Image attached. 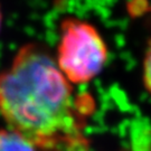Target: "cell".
Returning a JSON list of instances; mask_svg holds the SVG:
<instances>
[{"instance_id":"4","label":"cell","mask_w":151,"mask_h":151,"mask_svg":"<svg viewBox=\"0 0 151 151\" xmlns=\"http://www.w3.org/2000/svg\"><path fill=\"white\" fill-rule=\"evenodd\" d=\"M143 82L148 93L151 95V42L148 45L143 62Z\"/></svg>"},{"instance_id":"3","label":"cell","mask_w":151,"mask_h":151,"mask_svg":"<svg viewBox=\"0 0 151 151\" xmlns=\"http://www.w3.org/2000/svg\"><path fill=\"white\" fill-rule=\"evenodd\" d=\"M0 151H36V147L14 130H0Z\"/></svg>"},{"instance_id":"2","label":"cell","mask_w":151,"mask_h":151,"mask_svg":"<svg viewBox=\"0 0 151 151\" xmlns=\"http://www.w3.org/2000/svg\"><path fill=\"white\" fill-rule=\"evenodd\" d=\"M57 66L74 84L92 81L108 60V48L94 26L73 18L62 24Z\"/></svg>"},{"instance_id":"5","label":"cell","mask_w":151,"mask_h":151,"mask_svg":"<svg viewBox=\"0 0 151 151\" xmlns=\"http://www.w3.org/2000/svg\"><path fill=\"white\" fill-rule=\"evenodd\" d=\"M1 20H2V15H1V10H0V28H1Z\"/></svg>"},{"instance_id":"1","label":"cell","mask_w":151,"mask_h":151,"mask_svg":"<svg viewBox=\"0 0 151 151\" xmlns=\"http://www.w3.org/2000/svg\"><path fill=\"white\" fill-rule=\"evenodd\" d=\"M70 82L43 46L27 44L0 73V113L36 148L82 143Z\"/></svg>"}]
</instances>
